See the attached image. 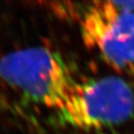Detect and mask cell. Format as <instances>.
I'll use <instances>...</instances> for the list:
<instances>
[{
    "instance_id": "3",
    "label": "cell",
    "mask_w": 134,
    "mask_h": 134,
    "mask_svg": "<svg viewBox=\"0 0 134 134\" xmlns=\"http://www.w3.org/2000/svg\"><path fill=\"white\" fill-rule=\"evenodd\" d=\"M82 42L120 72L134 77V1H96L80 18Z\"/></svg>"
},
{
    "instance_id": "2",
    "label": "cell",
    "mask_w": 134,
    "mask_h": 134,
    "mask_svg": "<svg viewBox=\"0 0 134 134\" xmlns=\"http://www.w3.org/2000/svg\"><path fill=\"white\" fill-rule=\"evenodd\" d=\"M55 114L59 123L83 131L117 126L134 115V90L119 76L77 81Z\"/></svg>"
},
{
    "instance_id": "1",
    "label": "cell",
    "mask_w": 134,
    "mask_h": 134,
    "mask_svg": "<svg viewBox=\"0 0 134 134\" xmlns=\"http://www.w3.org/2000/svg\"><path fill=\"white\" fill-rule=\"evenodd\" d=\"M0 79L28 102L55 112L77 82L64 58L44 46L15 50L1 57Z\"/></svg>"
}]
</instances>
